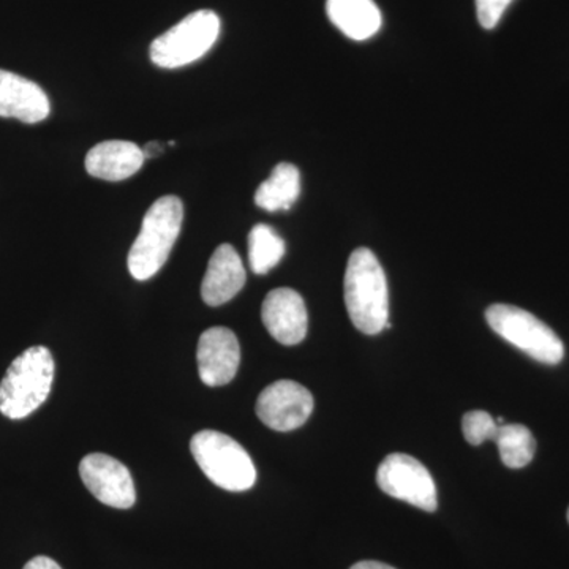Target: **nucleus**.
<instances>
[{"instance_id": "nucleus-20", "label": "nucleus", "mask_w": 569, "mask_h": 569, "mask_svg": "<svg viewBox=\"0 0 569 569\" xmlns=\"http://www.w3.org/2000/svg\"><path fill=\"white\" fill-rule=\"evenodd\" d=\"M479 24L485 29L497 28L512 0H475Z\"/></svg>"}, {"instance_id": "nucleus-17", "label": "nucleus", "mask_w": 569, "mask_h": 569, "mask_svg": "<svg viewBox=\"0 0 569 569\" xmlns=\"http://www.w3.org/2000/svg\"><path fill=\"white\" fill-rule=\"evenodd\" d=\"M501 462L508 468H523L533 460L537 441L529 427L522 425H503L498 427L496 438Z\"/></svg>"}, {"instance_id": "nucleus-16", "label": "nucleus", "mask_w": 569, "mask_h": 569, "mask_svg": "<svg viewBox=\"0 0 569 569\" xmlns=\"http://www.w3.org/2000/svg\"><path fill=\"white\" fill-rule=\"evenodd\" d=\"M301 194V174L291 163H279L254 193V204L268 212L290 211Z\"/></svg>"}, {"instance_id": "nucleus-5", "label": "nucleus", "mask_w": 569, "mask_h": 569, "mask_svg": "<svg viewBox=\"0 0 569 569\" xmlns=\"http://www.w3.org/2000/svg\"><path fill=\"white\" fill-rule=\"evenodd\" d=\"M486 320L493 332L518 347L535 361L556 366L563 361L560 337L527 310L508 305H493L486 310Z\"/></svg>"}, {"instance_id": "nucleus-2", "label": "nucleus", "mask_w": 569, "mask_h": 569, "mask_svg": "<svg viewBox=\"0 0 569 569\" xmlns=\"http://www.w3.org/2000/svg\"><path fill=\"white\" fill-rule=\"evenodd\" d=\"M54 359L47 347L22 351L0 383V413L10 419L28 418L50 397Z\"/></svg>"}, {"instance_id": "nucleus-10", "label": "nucleus", "mask_w": 569, "mask_h": 569, "mask_svg": "<svg viewBox=\"0 0 569 569\" xmlns=\"http://www.w3.org/2000/svg\"><path fill=\"white\" fill-rule=\"evenodd\" d=\"M198 373L208 387L230 383L241 365L238 337L223 326L206 329L198 340Z\"/></svg>"}, {"instance_id": "nucleus-3", "label": "nucleus", "mask_w": 569, "mask_h": 569, "mask_svg": "<svg viewBox=\"0 0 569 569\" xmlns=\"http://www.w3.org/2000/svg\"><path fill=\"white\" fill-rule=\"evenodd\" d=\"M182 220L183 206L178 197L159 198L149 208L127 260L133 279H151L163 268L181 233Z\"/></svg>"}, {"instance_id": "nucleus-6", "label": "nucleus", "mask_w": 569, "mask_h": 569, "mask_svg": "<svg viewBox=\"0 0 569 569\" xmlns=\"http://www.w3.org/2000/svg\"><path fill=\"white\" fill-rule=\"evenodd\" d=\"M219 33L220 20L212 10L193 11L152 41L151 61L162 69H181L203 58Z\"/></svg>"}, {"instance_id": "nucleus-14", "label": "nucleus", "mask_w": 569, "mask_h": 569, "mask_svg": "<svg viewBox=\"0 0 569 569\" xmlns=\"http://www.w3.org/2000/svg\"><path fill=\"white\" fill-rule=\"evenodd\" d=\"M144 160L142 149L132 141H103L86 156V171L92 178L118 182L138 173Z\"/></svg>"}, {"instance_id": "nucleus-1", "label": "nucleus", "mask_w": 569, "mask_h": 569, "mask_svg": "<svg viewBox=\"0 0 569 569\" xmlns=\"http://www.w3.org/2000/svg\"><path fill=\"white\" fill-rule=\"evenodd\" d=\"M346 305L351 323L376 336L389 328V291L387 274L372 250L356 249L346 271Z\"/></svg>"}, {"instance_id": "nucleus-7", "label": "nucleus", "mask_w": 569, "mask_h": 569, "mask_svg": "<svg viewBox=\"0 0 569 569\" xmlns=\"http://www.w3.org/2000/svg\"><path fill=\"white\" fill-rule=\"evenodd\" d=\"M378 488L397 500L407 501L422 511H437L438 497L432 475L418 459L396 452L380 463Z\"/></svg>"}, {"instance_id": "nucleus-22", "label": "nucleus", "mask_w": 569, "mask_h": 569, "mask_svg": "<svg viewBox=\"0 0 569 569\" xmlns=\"http://www.w3.org/2000/svg\"><path fill=\"white\" fill-rule=\"evenodd\" d=\"M164 151V146L159 141H151L142 148V153H144V159H156V157L162 156Z\"/></svg>"}, {"instance_id": "nucleus-13", "label": "nucleus", "mask_w": 569, "mask_h": 569, "mask_svg": "<svg viewBox=\"0 0 569 569\" xmlns=\"http://www.w3.org/2000/svg\"><path fill=\"white\" fill-rule=\"evenodd\" d=\"M246 268L233 246L217 247L209 260L201 283V298L208 306H222L231 301L246 284Z\"/></svg>"}, {"instance_id": "nucleus-8", "label": "nucleus", "mask_w": 569, "mask_h": 569, "mask_svg": "<svg viewBox=\"0 0 569 569\" xmlns=\"http://www.w3.org/2000/svg\"><path fill=\"white\" fill-rule=\"evenodd\" d=\"M258 418L269 429L290 432L305 426L313 411L309 389L291 380H280L261 391L257 400Z\"/></svg>"}, {"instance_id": "nucleus-23", "label": "nucleus", "mask_w": 569, "mask_h": 569, "mask_svg": "<svg viewBox=\"0 0 569 569\" xmlns=\"http://www.w3.org/2000/svg\"><path fill=\"white\" fill-rule=\"evenodd\" d=\"M350 569H396L392 567H389L387 563H381V561H372V560H366V561H359V563L353 565Z\"/></svg>"}, {"instance_id": "nucleus-21", "label": "nucleus", "mask_w": 569, "mask_h": 569, "mask_svg": "<svg viewBox=\"0 0 569 569\" xmlns=\"http://www.w3.org/2000/svg\"><path fill=\"white\" fill-rule=\"evenodd\" d=\"M22 569H62L59 567L58 563H56L54 560L50 559V557H36V559H32L31 561H28L26 563V567Z\"/></svg>"}, {"instance_id": "nucleus-24", "label": "nucleus", "mask_w": 569, "mask_h": 569, "mask_svg": "<svg viewBox=\"0 0 569 569\" xmlns=\"http://www.w3.org/2000/svg\"><path fill=\"white\" fill-rule=\"evenodd\" d=\"M568 522H569V509H568Z\"/></svg>"}, {"instance_id": "nucleus-11", "label": "nucleus", "mask_w": 569, "mask_h": 569, "mask_svg": "<svg viewBox=\"0 0 569 569\" xmlns=\"http://www.w3.org/2000/svg\"><path fill=\"white\" fill-rule=\"evenodd\" d=\"M261 320L282 346H298L306 339L309 318L305 299L291 288H276L266 296Z\"/></svg>"}, {"instance_id": "nucleus-15", "label": "nucleus", "mask_w": 569, "mask_h": 569, "mask_svg": "<svg viewBox=\"0 0 569 569\" xmlns=\"http://www.w3.org/2000/svg\"><path fill=\"white\" fill-rule=\"evenodd\" d=\"M329 21L348 39L365 41L381 29V11L373 0H328Z\"/></svg>"}, {"instance_id": "nucleus-9", "label": "nucleus", "mask_w": 569, "mask_h": 569, "mask_svg": "<svg viewBox=\"0 0 569 569\" xmlns=\"http://www.w3.org/2000/svg\"><path fill=\"white\" fill-rule=\"evenodd\" d=\"M80 477L86 488L107 507L132 508L137 490L129 468L111 456L93 452L80 463Z\"/></svg>"}, {"instance_id": "nucleus-4", "label": "nucleus", "mask_w": 569, "mask_h": 569, "mask_svg": "<svg viewBox=\"0 0 569 569\" xmlns=\"http://www.w3.org/2000/svg\"><path fill=\"white\" fill-rule=\"evenodd\" d=\"M198 467L213 485L230 492H244L257 481L249 452L233 438L217 430H201L190 441Z\"/></svg>"}, {"instance_id": "nucleus-12", "label": "nucleus", "mask_w": 569, "mask_h": 569, "mask_svg": "<svg viewBox=\"0 0 569 569\" xmlns=\"http://www.w3.org/2000/svg\"><path fill=\"white\" fill-rule=\"evenodd\" d=\"M47 93L31 80L0 70V118H13L24 123H39L50 116Z\"/></svg>"}, {"instance_id": "nucleus-18", "label": "nucleus", "mask_w": 569, "mask_h": 569, "mask_svg": "<svg viewBox=\"0 0 569 569\" xmlns=\"http://www.w3.org/2000/svg\"><path fill=\"white\" fill-rule=\"evenodd\" d=\"M284 254V242L274 228L260 223L249 234V263L257 276L268 274L280 263Z\"/></svg>"}, {"instance_id": "nucleus-19", "label": "nucleus", "mask_w": 569, "mask_h": 569, "mask_svg": "<svg viewBox=\"0 0 569 569\" xmlns=\"http://www.w3.org/2000/svg\"><path fill=\"white\" fill-rule=\"evenodd\" d=\"M496 419L490 417L488 411L473 410L468 411L462 419V432L468 443L473 447L485 443V441L496 438L498 432Z\"/></svg>"}]
</instances>
